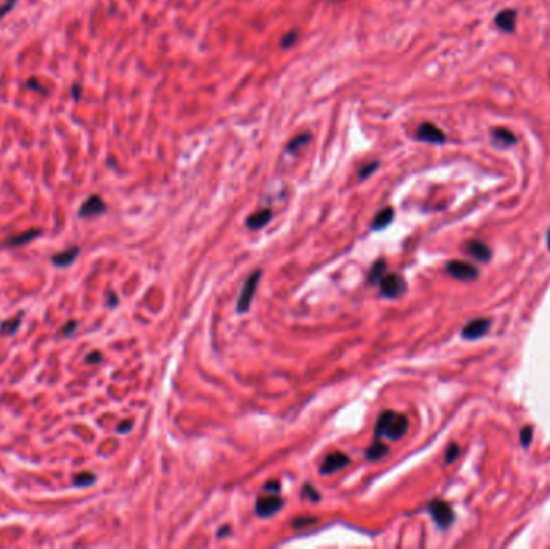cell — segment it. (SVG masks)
<instances>
[{"mask_svg": "<svg viewBox=\"0 0 550 549\" xmlns=\"http://www.w3.org/2000/svg\"><path fill=\"white\" fill-rule=\"evenodd\" d=\"M409 430V421L407 417L394 412V411H384L380 417L375 427L377 438H389V440H401V438Z\"/></svg>", "mask_w": 550, "mask_h": 549, "instance_id": "cell-1", "label": "cell"}, {"mask_svg": "<svg viewBox=\"0 0 550 549\" xmlns=\"http://www.w3.org/2000/svg\"><path fill=\"white\" fill-rule=\"evenodd\" d=\"M261 279V271H255L251 276L246 279L243 290H241L238 301H237V311L238 313H246L249 310V306L253 303V298H255V292L258 289V283Z\"/></svg>", "mask_w": 550, "mask_h": 549, "instance_id": "cell-2", "label": "cell"}, {"mask_svg": "<svg viewBox=\"0 0 550 549\" xmlns=\"http://www.w3.org/2000/svg\"><path fill=\"white\" fill-rule=\"evenodd\" d=\"M405 280L399 274H388V276H383V279L380 280V292L386 298H399L405 292Z\"/></svg>", "mask_w": 550, "mask_h": 549, "instance_id": "cell-3", "label": "cell"}, {"mask_svg": "<svg viewBox=\"0 0 550 549\" xmlns=\"http://www.w3.org/2000/svg\"><path fill=\"white\" fill-rule=\"evenodd\" d=\"M428 509H430V514L434 519V522L439 526H443V529H446V526H449L454 522V517H455L454 511L444 501H433V502H430V508Z\"/></svg>", "mask_w": 550, "mask_h": 549, "instance_id": "cell-4", "label": "cell"}, {"mask_svg": "<svg viewBox=\"0 0 550 549\" xmlns=\"http://www.w3.org/2000/svg\"><path fill=\"white\" fill-rule=\"evenodd\" d=\"M415 137L422 140V142H428V144H444L446 142V134L443 133L438 126H434L433 123H423L417 127Z\"/></svg>", "mask_w": 550, "mask_h": 549, "instance_id": "cell-5", "label": "cell"}, {"mask_svg": "<svg viewBox=\"0 0 550 549\" xmlns=\"http://www.w3.org/2000/svg\"><path fill=\"white\" fill-rule=\"evenodd\" d=\"M447 272L452 277L460 280H475L478 277V269L475 266L468 265L464 261H449L447 262Z\"/></svg>", "mask_w": 550, "mask_h": 549, "instance_id": "cell-6", "label": "cell"}, {"mask_svg": "<svg viewBox=\"0 0 550 549\" xmlns=\"http://www.w3.org/2000/svg\"><path fill=\"white\" fill-rule=\"evenodd\" d=\"M283 506V501L279 496H267V498H259L256 501V512L261 517H270V515L277 514Z\"/></svg>", "mask_w": 550, "mask_h": 549, "instance_id": "cell-7", "label": "cell"}, {"mask_svg": "<svg viewBox=\"0 0 550 549\" xmlns=\"http://www.w3.org/2000/svg\"><path fill=\"white\" fill-rule=\"evenodd\" d=\"M349 464V456L345 453H332L328 454L320 466V474H333L336 470L345 469Z\"/></svg>", "mask_w": 550, "mask_h": 549, "instance_id": "cell-8", "label": "cell"}, {"mask_svg": "<svg viewBox=\"0 0 550 549\" xmlns=\"http://www.w3.org/2000/svg\"><path fill=\"white\" fill-rule=\"evenodd\" d=\"M489 327H491L489 319H485V317H481V319H475V321L468 322L464 328H462V337L467 338V340L479 338V337H483L488 332Z\"/></svg>", "mask_w": 550, "mask_h": 549, "instance_id": "cell-9", "label": "cell"}, {"mask_svg": "<svg viewBox=\"0 0 550 549\" xmlns=\"http://www.w3.org/2000/svg\"><path fill=\"white\" fill-rule=\"evenodd\" d=\"M105 210H106L105 202L98 195H92L82 203L81 210H79V216L81 217H92V216H97V214H102Z\"/></svg>", "mask_w": 550, "mask_h": 549, "instance_id": "cell-10", "label": "cell"}, {"mask_svg": "<svg viewBox=\"0 0 550 549\" xmlns=\"http://www.w3.org/2000/svg\"><path fill=\"white\" fill-rule=\"evenodd\" d=\"M496 25L503 32H513L516 25V12L515 10H502L496 16Z\"/></svg>", "mask_w": 550, "mask_h": 549, "instance_id": "cell-11", "label": "cell"}, {"mask_svg": "<svg viewBox=\"0 0 550 549\" xmlns=\"http://www.w3.org/2000/svg\"><path fill=\"white\" fill-rule=\"evenodd\" d=\"M465 250L470 256H473L478 261H488L491 258V250L488 248V245H485L483 241H478V240H473L470 244H467Z\"/></svg>", "mask_w": 550, "mask_h": 549, "instance_id": "cell-12", "label": "cell"}, {"mask_svg": "<svg viewBox=\"0 0 550 549\" xmlns=\"http://www.w3.org/2000/svg\"><path fill=\"white\" fill-rule=\"evenodd\" d=\"M272 219V211L270 210H261V211H256L255 214H251L248 219H246V226L253 230H258L261 227H264L266 224L270 223Z\"/></svg>", "mask_w": 550, "mask_h": 549, "instance_id": "cell-13", "label": "cell"}, {"mask_svg": "<svg viewBox=\"0 0 550 549\" xmlns=\"http://www.w3.org/2000/svg\"><path fill=\"white\" fill-rule=\"evenodd\" d=\"M78 255H79V247H71L68 250L61 251V253L55 255L52 258V262L58 268H64V266H70L71 262L78 258Z\"/></svg>", "mask_w": 550, "mask_h": 549, "instance_id": "cell-14", "label": "cell"}, {"mask_svg": "<svg viewBox=\"0 0 550 549\" xmlns=\"http://www.w3.org/2000/svg\"><path fill=\"white\" fill-rule=\"evenodd\" d=\"M40 234H42V230H39V229H29V230H26V232H21V234H18V235H13V237L7 238V245H10V247H21V245H25V244H29L31 240H34V238L39 237Z\"/></svg>", "mask_w": 550, "mask_h": 549, "instance_id": "cell-15", "label": "cell"}, {"mask_svg": "<svg viewBox=\"0 0 550 549\" xmlns=\"http://www.w3.org/2000/svg\"><path fill=\"white\" fill-rule=\"evenodd\" d=\"M393 217H394V210H393L391 206H386L384 210H381V211L375 216V219H373L372 229H373V230L384 229V227H386V226L393 221Z\"/></svg>", "mask_w": 550, "mask_h": 549, "instance_id": "cell-16", "label": "cell"}, {"mask_svg": "<svg viewBox=\"0 0 550 549\" xmlns=\"http://www.w3.org/2000/svg\"><path fill=\"white\" fill-rule=\"evenodd\" d=\"M492 137H494V140L497 142V144H502V145H515L516 144L515 134L510 133V130H507V129H494L492 130Z\"/></svg>", "mask_w": 550, "mask_h": 549, "instance_id": "cell-17", "label": "cell"}, {"mask_svg": "<svg viewBox=\"0 0 550 549\" xmlns=\"http://www.w3.org/2000/svg\"><path fill=\"white\" fill-rule=\"evenodd\" d=\"M389 453V448L384 445V443H380V442H375L369 449H367V457L370 460H378L381 457H384Z\"/></svg>", "mask_w": 550, "mask_h": 549, "instance_id": "cell-18", "label": "cell"}, {"mask_svg": "<svg viewBox=\"0 0 550 549\" xmlns=\"http://www.w3.org/2000/svg\"><path fill=\"white\" fill-rule=\"evenodd\" d=\"M384 271H386V261H384V259L377 261L375 265H373L370 274H369V282L370 283H380V280L384 276Z\"/></svg>", "mask_w": 550, "mask_h": 549, "instance_id": "cell-19", "label": "cell"}, {"mask_svg": "<svg viewBox=\"0 0 550 549\" xmlns=\"http://www.w3.org/2000/svg\"><path fill=\"white\" fill-rule=\"evenodd\" d=\"M309 140H311V134H307V133H306V134H300V136H296L294 139H291V140L288 142L287 150H288V151H296V150H298L300 147L306 145Z\"/></svg>", "mask_w": 550, "mask_h": 549, "instance_id": "cell-20", "label": "cell"}, {"mask_svg": "<svg viewBox=\"0 0 550 549\" xmlns=\"http://www.w3.org/2000/svg\"><path fill=\"white\" fill-rule=\"evenodd\" d=\"M21 324V317H15V319H10V321H5L2 322V325H0V332L5 334V335H12L16 332V328L19 327Z\"/></svg>", "mask_w": 550, "mask_h": 549, "instance_id": "cell-21", "label": "cell"}, {"mask_svg": "<svg viewBox=\"0 0 550 549\" xmlns=\"http://www.w3.org/2000/svg\"><path fill=\"white\" fill-rule=\"evenodd\" d=\"M73 481H74L76 487H87V485H90V483L95 481V475L92 474V472H81L79 475L74 477Z\"/></svg>", "mask_w": 550, "mask_h": 549, "instance_id": "cell-22", "label": "cell"}, {"mask_svg": "<svg viewBox=\"0 0 550 549\" xmlns=\"http://www.w3.org/2000/svg\"><path fill=\"white\" fill-rule=\"evenodd\" d=\"M459 454H460L459 445H457V443H452V445L447 448V451H446V463H447V464H449V463H454Z\"/></svg>", "mask_w": 550, "mask_h": 549, "instance_id": "cell-23", "label": "cell"}, {"mask_svg": "<svg viewBox=\"0 0 550 549\" xmlns=\"http://www.w3.org/2000/svg\"><path fill=\"white\" fill-rule=\"evenodd\" d=\"M298 40V31H291L287 36H283L282 39V47H291L294 46V42Z\"/></svg>", "mask_w": 550, "mask_h": 549, "instance_id": "cell-24", "label": "cell"}, {"mask_svg": "<svg viewBox=\"0 0 550 549\" xmlns=\"http://www.w3.org/2000/svg\"><path fill=\"white\" fill-rule=\"evenodd\" d=\"M520 438H521V445H523L524 448L530 446V443H531V438H533V429H531V427H524V429L521 430Z\"/></svg>", "mask_w": 550, "mask_h": 549, "instance_id": "cell-25", "label": "cell"}, {"mask_svg": "<svg viewBox=\"0 0 550 549\" xmlns=\"http://www.w3.org/2000/svg\"><path fill=\"white\" fill-rule=\"evenodd\" d=\"M378 161H373V163H370V164H367V166H364V168H362L360 169V179H364V178H369V175L373 172V171H375L377 168H378Z\"/></svg>", "mask_w": 550, "mask_h": 549, "instance_id": "cell-26", "label": "cell"}, {"mask_svg": "<svg viewBox=\"0 0 550 549\" xmlns=\"http://www.w3.org/2000/svg\"><path fill=\"white\" fill-rule=\"evenodd\" d=\"M16 2H18V0H5V4L0 5V19H2V18L10 12V10L15 7Z\"/></svg>", "mask_w": 550, "mask_h": 549, "instance_id": "cell-27", "label": "cell"}, {"mask_svg": "<svg viewBox=\"0 0 550 549\" xmlns=\"http://www.w3.org/2000/svg\"><path fill=\"white\" fill-rule=\"evenodd\" d=\"M303 495H309V496H311L309 499H312V501H318V498H320V496H318V493H317L315 490H312L309 485H306V487H304Z\"/></svg>", "mask_w": 550, "mask_h": 549, "instance_id": "cell-28", "label": "cell"}, {"mask_svg": "<svg viewBox=\"0 0 550 549\" xmlns=\"http://www.w3.org/2000/svg\"><path fill=\"white\" fill-rule=\"evenodd\" d=\"M76 325H78V324H76L74 321L68 322V324H66V325L61 328V332H60V334H61V335H64V337H66V335H71V334H73V331L76 328Z\"/></svg>", "mask_w": 550, "mask_h": 549, "instance_id": "cell-29", "label": "cell"}, {"mask_svg": "<svg viewBox=\"0 0 550 549\" xmlns=\"http://www.w3.org/2000/svg\"><path fill=\"white\" fill-rule=\"evenodd\" d=\"M315 523V519L309 517V519H296L294 520V526L298 529V526H306V525H314Z\"/></svg>", "mask_w": 550, "mask_h": 549, "instance_id": "cell-30", "label": "cell"}, {"mask_svg": "<svg viewBox=\"0 0 550 549\" xmlns=\"http://www.w3.org/2000/svg\"><path fill=\"white\" fill-rule=\"evenodd\" d=\"M100 361H102V353H98V351H94V353L87 356V362H90V364H97Z\"/></svg>", "mask_w": 550, "mask_h": 549, "instance_id": "cell-31", "label": "cell"}, {"mask_svg": "<svg viewBox=\"0 0 550 549\" xmlns=\"http://www.w3.org/2000/svg\"><path fill=\"white\" fill-rule=\"evenodd\" d=\"M264 490H267V491H280V483L279 481H267V485L266 487H264Z\"/></svg>", "mask_w": 550, "mask_h": 549, "instance_id": "cell-32", "label": "cell"}, {"mask_svg": "<svg viewBox=\"0 0 550 549\" xmlns=\"http://www.w3.org/2000/svg\"><path fill=\"white\" fill-rule=\"evenodd\" d=\"M28 87H32V89H36V91H40L42 94H47V91L45 89H43V87H40V84L39 82H36L34 81V78H32L29 82H28Z\"/></svg>", "mask_w": 550, "mask_h": 549, "instance_id": "cell-33", "label": "cell"}, {"mask_svg": "<svg viewBox=\"0 0 550 549\" xmlns=\"http://www.w3.org/2000/svg\"><path fill=\"white\" fill-rule=\"evenodd\" d=\"M132 429V421H126L124 424H121L119 427H118V430L121 432V433H126V432H129Z\"/></svg>", "mask_w": 550, "mask_h": 549, "instance_id": "cell-34", "label": "cell"}, {"mask_svg": "<svg viewBox=\"0 0 550 549\" xmlns=\"http://www.w3.org/2000/svg\"><path fill=\"white\" fill-rule=\"evenodd\" d=\"M116 303H118L116 295H114L113 292H109V293H108V304H109V306H114Z\"/></svg>", "mask_w": 550, "mask_h": 549, "instance_id": "cell-35", "label": "cell"}, {"mask_svg": "<svg viewBox=\"0 0 550 549\" xmlns=\"http://www.w3.org/2000/svg\"><path fill=\"white\" fill-rule=\"evenodd\" d=\"M79 92H81V87H79V85H73V97H74V98H79V97H81Z\"/></svg>", "mask_w": 550, "mask_h": 549, "instance_id": "cell-36", "label": "cell"}, {"mask_svg": "<svg viewBox=\"0 0 550 549\" xmlns=\"http://www.w3.org/2000/svg\"><path fill=\"white\" fill-rule=\"evenodd\" d=\"M547 240H548V250H550V232H548V237H547Z\"/></svg>", "mask_w": 550, "mask_h": 549, "instance_id": "cell-37", "label": "cell"}]
</instances>
